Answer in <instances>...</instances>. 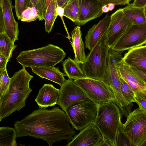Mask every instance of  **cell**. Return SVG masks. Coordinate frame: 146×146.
<instances>
[{
	"mask_svg": "<svg viewBox=\"0 0 146 146\" xmlns=\"http://www.w3.org/2000/svg\"><path fill=\"white\" fill-rule=\"evenodd\" d=\"M66 112L58 107L39 108L14 123L17 137L30 136L44 140L49 146L66 139L70 141L75 132L69 125Z\"/></svg>",
	"mask_w": 146,
	"mask_h": 146,
	"instance_id": "obj_1",
	"label": "cell"
},
{
	"mask_svg": "<svg viewBox=\"0 0 146 146\" xmlns=\"http://www.w3.org/2000/svg\"><path fill=\"white\" fill-rule=\"evenodd\" d=\"M33 76L23 68L10 78L8 90L0 96V121L25 106V101L32 89L29 83Z\"/></svg>",
	"mask_w": 146,
	"mask_h": 146,
	"instance_id": "obj_2",
	"label": "cell"
},
{
	"mask_svg": "<svg viewBox=\"0 0 146 146\" xmlns=\"http://www.w3.org/2000/svg\"><path fill=\"white\" fill-rule=\"evenodd\" d=\"M66 55V53L62 48L49 44L40 48L21 51L16 59L25 68L51 67L62 61Z\"/></svg>",
	"mask_w": 146,
	"mask_h": 146,
	"instance_id": "obj_3",
	"label": "cell"
},
{
	"mask_svg": "<svg viewBox=\"0 0 146 146\" xmlns=\"http://www.w3.org/2000/svg\"><path fill=\"white\" fill-rule=\"evenodd\" d=\"M110 48L107 42L106 31L81 64L86 77L106 82L107 60Z\"/></svg>",
	"mask_w": 146,
	"mask_h": 146,
	"instance_id": "obj_4",
	"label": "cell"
},
{
	"mask_svg": "<svg viewBox=\"0 0 146 146\" xmlns=\"http://www.w3.org/2000/svg\"><path fill=\"white\" fill-rule=\"evenodd\" d=\"M123 115L119 107L112 102L99 106L94 123L111 146H116L117 132Z\"/></svg>",
	"mask_w": 146,
	"mask_h": 146,
	"instance_id": "obj_5",
	"label": "cell"
},
{
	"mask_svg": "<svg viewBox=\"0 0 146 146\" xmlns=\"http://www.w3.org/2000/svg\"><path fill=\"white\" fill-rule=\"evenodd\" d=\"M99 106L91 100L81 101L69 107L65 112L72 127L80 130L94 123Z\"/></svg>",
	"mask_w": 146,
	"mask_h": 146,
	"instance_id": "obj_6",
	"label": "cell"
},
{
	"mask_svg": "<svg viewBox=\"0 0 146 146\" xmlns=\"http://www.w3.org/2000/svg\"><path fill=\"white\" fill-rule=\"evenodd\" d=\"M74 80L86 95L98 106L109 101L116 104L113 91L105 82L87 77Z\"/></svg>",
	"mask_w": 146,
	"mask_h": 146,
	"instance_id": "obj_7",
	"label": "cell"
},
{
	"mask_svg": "<svg viewBox=\"0 0 146 146\" xmlns=\"http://www.w3.org/2000/svg\"><path fill=\"white\" fill-rule=\"evenodd\" d=\"M133 146H141L146 140V111L139 108L130 112L123 124Z\"/></svg>",
	"mask_w": 146,
	"mask_h": 146,
	"instance_id": "obj_8",
	"label": "cell"
},
{
	"mask_svg": "<svg viewBox=\"0 0 146 146\" xmlns=\"http://www.w3.org/2000/svg\"><path fill=\"white\" fill-rule=\"evenodd\" d=\"M146 44V22L132 26L112 47L114 51H123Z\"/></svg>",
	"mask_w": 146,
	"mask_h": 146,
	"instance_id": "obj_9",
	"label": "cell"
},
{
	"mask_svg": "<svg viewBox=\"0 0 146 146\" xmlns=\"http://www.w3.org/2000/svg\"><path fill=\"white\" fill-rule=\"evenodd\" d=\"M60 90L56 104L65 112L69 107L78 102L90 100L73 80H66Z\"/></svg>",
	"mask_w": 146,
	"mask_h": 146,
	"instance_id": "obj_10",
	"label": "cell"
},
{
	"mask_svg": "<svg viewBox=\"0 0 146 146\" xmlns=\"http://www.w3.org/2000/svg\"><path fill=\"white\" fill-rule=\"evenodd\" d=\"M110 17L107 34L108 45L111 48L133 24L125 14L123 8L116 11Z\"/></svg>",
	"mask_w": 146,
	"mask_h": 146,
	"instance_id": "obj_11",
	"label": "cell"
},
{
	"mask_svg": "<svg viewBox=\"0 0 146 146\" xmlns=\"http://www.w3.org/2000/svg\"><path fill=\"white\" fill-rule=\"evenodd\" d=\"M122 52V51H114L110 48L107 60L106 82L112 90L114 95L116 96L122 94L118 72L120 62L123 58Z\"/></svg>",
	"mask_w": 146,
	"mask_h": 146,
	"instance_id": "obj_12",
	"label": "cell"
},
{
	"mask_svg": "<svg viewBox=\"0 0 146 146\" xmlns=\"http://www.w3.org/2000/svg\"><path fill=\"white\" fill-rule=\"evenodd\" d=\"M73 137L67 146H97L102 135L94 123H91L80 130Z\"/></svg>",
	"mask_w": 146,
	"mask_h": 146,
	"instance_id": "obj_13",
	"label": "cell"
},
{
	"mask_svg": "<svg viewBox=\"0 0 146 146\" xmlns=\"http://www.w3.org/2000/svg\"><path fill=\"white\" fill-rule=\"evenodd\" d=\"M118 72L119 76L134 91L137 98L146 96V83L136 74L122 59L120 62Z\"/></svg>",
	"mask_w": 146,
	"mask_h": 146,
	"instance_id": "obj_14",
	"label": "cell"
},
{
	"mask_svg": "<svg viewBox=\"0 0 146 146\" xmlns=\"http://www.w3.org/2000/svg\"><path fill=\"white\" fill-rule=\"evenodd\" d=\"M80 9L77 21L78 26L84 25L88 22L102 15L104 5L99 0H79Z\"/></svg>",
	"mask_w": 146,
	"mask_h": 146,
	"instance_id": "obj_15",
	"label": "cell"
},
{
	"mask_svg": "<svg viewBox=\"0 0 146 146\" xmlns=\"http://www.w3.org/2000/svg\"><path fill=\"white\" fill-rule=\"evenodd\" d=\"M2 8L5 26V32L14 44L16 40H19L18 36L19 31L18 23L16 21L13 12V8L11 0H3L0 3Z\"/></svg>",
	"mask_w": 146,
	"mask_h": 146,
	"instance_id": "obj_16",
	"label": "cell"
},
{
	"mask_svg": "<svg viewBox=\"0 0 146 146\" xmlns=\"http://www.w3.org/2000/svg\"><path fill=\"white\" fill-rule=\"evenodd\" d=\"M110 20L108 13L97 24L94 25L85 37V47L91 51L107 31Z\"/></svg>",
	"mask_w": 146,
	"mask_h": 146,
	"instance_id": "obj_17",
	"label": "cell"
},
{
	"mask_svg": "<svg viewBox=\"0 0 146 146\" xmlns=\"http://www.w3.org/2000/svg\"><path fill=\"white\" fill-rule=\"evenodd\" d=\"M60 90L52 84H45L39 90L35 99L39 108H46L56 104Z\"/></svg>",
	"mask_w": 146,
	"mask_h": 146,
	"instance_id": "obj_18",
	"label": "cell"
},
{
	"mask_svg": "<svg viewBox=\"0 0 146 146\" xmlns=\"http://www.w3.org/2000/svg\"><path fill=\"white\" fill-rule=\"evenodd\" d=\"M122 60L130 67L146 70V45L129 50Z\"/></svg>",
	"mask_w": 146,
	"mask_h": 146,
	"instance_id": "obj_19",
	"label": "cell"
},
{
	"mask_svg": "<svg viewBox=\"0 0 146 146\" xmlns=\"http://www.w3.org/2000/svg\"><path fill=\"white\" fill-rule=\"evenodd\" d=\"M32 71L40 77L56 83L60 86L64 82V74L59 70L58 67H51L31 66Z\"/></svg>",
	"mask_w": 146,
	"mask_h": 146,
	"instance_id": "obj_20",
	"label": "cell"
},
{
	"mask_svg": "<svg viewBox=\"0 0 146 146\" xmlns=\"http://www.w3.org/2000/svg\"><path fill=\"white\" fill-rule=\"evenodd\" d=\"M72 42L71 44L74 54V60L79 64H82L86 60L84 44L83 41L80 27H76L71 33Z\"/></svg>",
	"mask_w": 146,
	"mask_h": 146,
	"instance_id": "obj_21",
	"label": "cell"
},
{
	"mask_svg": "<svg viewBox=\"0 0 146 146\" xmlns=\"http://www.w3.org/2000/svg\"><path fill=\"white\" fill-rule=\"evenodd\" d=\"M62 64L65 76L68 79L75 80L86 77L80 64L70 57L62 62Z\"/></svg>",
	"mask_w": 146,
	"mask_h": 146,
	"instance_id": "obj_22",
	"label": "cell"
},
{
	"mask_svg": "<svg viewBox=\"0 0 146 146\" xmlns=\"http://www.w3.org/2000/svg\"><path fill=\"white\" fill-rule=\"evenodd\" d=\"M144 8L133 7L131 3L123 9L125 14L132 24L137 25L146 22Z\"/></svg>",
	"mask_w": 146,
	"mask_h": 146,
	"instance_id": "obj_23",
	"label": "cell"
},
{
	"mask_svg": "<svg viewBox=\"0 0 146 146\" xmlns=\"http://www.w3.org/2000/svg\"><path fill=\"white\" fill-rule=\"evenodd\" d=\"M17 133L15 129L7 127H0V146H16Z\"/></svg>",
	"mask_w": 146,
	"mask_h": 146,
	"instance_id": "obj_24",
	"label": "cell"
},
{
	"mask_svg": "<svg viewBox=\"0 0 146 146\" xmlns=\"http://www.w3.org/2000/svg\"><path fill=\"white\" fill-rule=\"evenodd\" d=\"M17 45L13 43L5 32L0 33V53L9 61Z\"/></svg>",
	"mask_w": 146,
	"mask_h": 146,
	"instance_id": "obj_25",
	"label": "cell"
},
{
	"mask_svg": "<svg viewBox=\"0 0 146 146\" xmlns=\"http://www.w3.org/2000/svg\"><path fill=\"white\" fill-rule=\"evenodd\" d=\"M56 0H51L46 9L44 20L45 30L48 33L51 32L55 21L58 16L56 12Z\"/></svg>",
	"mask_w": 146,
	"mask_h": 146,
	"instance_id": "obj_26",
	"label": "cell"
},
{
	"mask_svg": "<svg viewBox=\"0 0 146 146\" xmlns=\"http://www.w3.org/2000/svg\"><path fill=\"white\" fill-rule=\"evenodd\" d=\"M64 8V16L75 23L78 20L79 15V0H70Z\"/></svg>",
	"mask_w": 146,
	"mask_h": 146,
	"instance_id": "obj_27",
	"label": "cell"
},
{
	"mask_svg": "<svg viewBox=\"0 0 146 146\" xmlns=\"http://www.w3.org/2000/svg\"><path fill=\"white\" fill-rule=\"evenodd\" d=\"M121 85V88L123 96L129 103L135 102L136 95L131 87L120 76H119Z\"/></svg>",
	"mask_w": 146,
	"mask_h": 146,
	"instance_id": "obj_28",
	"label": "cell"
},
{
	"mask_svg": "<svg viewBox=\"0 0 146 146\" xmlns=\"http://www.w3.org/2000/svg\"><path fill=\"white\" fill-rule=\"evenodd\" d=\"M28 7L35 8L39 20L44 19L47 9L45 0H29Z\"/></svg>",
	"mask_w": 146,
	"mask_h": 146,
	"instance_id": "obj_29",
	"label": "cell"
},
{
	"mask_svg": "<svg viewBox=\"0 0 146 146\" xmlns=\"http://www.w3.org/2000/svg\"><path fill=\"white\" fill-rule=\"evenodd\" d=\"M116 146H133L124 131L123 124L121 121L120 122L117 132Z\"/></svg>",
	"mask_w": 146,
	"mask_h": 146,
	"instance_id": "obj_30",
	"label": "cell"
},
{
	"mask_svg": "<svg viewBox=\"0 0 146 146\" xmlns=\"http://www.w3.org/2000/svg\"><path fill=\"white\" fill-rule=\"evenodd\" d=\"M38 18L37 11L36 8L28 7L22 12L21 20L22 22H30Z\"/></svg>",
	"mask_w": 146,
	"mask_h": 146,
	"instance_id": "obj_31",
	"label": "cell"
},
{
	"mask_svg": "<svg viewBox=\"0 0 146 146\" xmlns=\"http://www.w3.org/2000/svg\"><path fill=\"white\" fill-rule=\"evenodd\" d=\"M10 78L7 70L0 73V96L3 95L8 89Z\"/></svg>",
	"mask_w": 146,
	"mask_h": 146,
	"instance_id": "obj_32",
	"label": "cell"
},
{
	"mask_svg": "<svg viewBox=\"0 0 146 146\" xmlns=\"http://www.w3.org/2000/svg\"><path fill=\"white\" fill-rule=\"evenodd\" d=\"M29 1V0H15V12L18 20H21L22 12L28 7Z\"/></svg>",
	"mask_w": 146,
	"mask_h": 146,
	"instance_id": "obj_33",
	"label": "cell"
},
{
	"mask_svg": "<svg viewBox=\"0 0 146 146\" xmlns=\"http://www.w3.org/2000/svg\"><path fill=\"white\" fill-rule=\"evenodd\" d=\"M103 5L111 3L115 5H128L131 0H99Z\"/></svg>",
	"mask_w": 146,
	"mask_h": 146,
	"instance_id": "obj_34",
	"label": "cell"
},
{
	"mask_svg": "<svg viewBox=\"0 0 146 146\" xmlns=\"http://www.w3.org/2000/svg\"><path fill=\"white\" fill-rule=\"evenodd\" d=\"M129 67L136 74L146 83V70Z\"/></svg>",
	"mask_w": 146,
	"mask_h": 146,
	"instance_id": "obj_35",
	"label": "cell"
},
{
	"mask_svg": "<svg viewBox=\"0 0 146 146\" xmlns=\"http://www.w3.org/2000/svg\"><path fill=\"white\" fill-rule=\"evenodd\" d=\"M9 61L5 56L0 53V73L7 70V65Z\"/></svg>",
	"mask_w": 146,
	"mask_h": 146,
	"instance_id": "obj_36",
	"label": "cell"
},
{
	"mask_svg": "<svg viewBox=\"0 0 146 146\" xmlns=\"http://www.w3.org/2000/svg\"><path fill=\"white\" fill-rule=\"evenodd\" d=\"M139 106V108L146 111V99L144 97L141 98H136L135 102Z\"/></svg>",
	"mask_w": 146,
	"mask_h": 146,
	"instance_id": "obj_37",
	"label": "cell"
},
{
	"mask_svg": "<svg viewBox=\"0 0 146 146\" xmlns=\"http://www.w3.org/2000/svg\"><path fill=\"white\" fill-rule=\"evenodd\" d=\"M5 29L3 15L1 7H0V33H5Z\"/></svg>",
	"mask_w": 146,
	"mask_h": 146,
	"instance_id": "obj_38",
	"label": "cell"
},
{
	"mask_svg": "<svg viewBox=\"0 0 146 146\" xmlns=\"http://www.w3.org/2000/svg\"><path fill=\"white\" fill-rule=\"evenodd\" d=\"M133 7L138 8H144L146 5V0H134L131 3Z\"/></svg>",
	"mask_w": 146,
	"mask_h": 146,
	"instance_id": "obj_39",
	"label": "cell"
},
{
	"mask_svg": "<svg viewBox=\"0 0 146 146\" xmlns=\"http://www.w3.org/2000/svg\"><path fill=\"white\" fill-rule=\"evenodd\" d=\"M56 11L57 15L61 18L63 23H64V21L63 19L64 12V8L56 6Z\"/></svg>",
	"mask_w": 146,
	"mask_h": 146,
	"instance_id": "obj_40",
	"label": "cell"
},
{
	"mask_svg": "<svg viewBox=\"0 0 146 146\" xmlns=\"http://www.w3.org/2000/svg\"><path fill=\"white\" fill-rule=\"evenodd\" d=\"M111 146L106 139L102 136V138L98 144L97 146Z\"/></svg>",
	"mask_w": 146,
	"mask_h": 146,
	"instance_id": "obj_41",
	"label": "cell"
},
{
	"mask_svg": "<svg viewBox=\"0 0 146 146\" xmlns=\"http://www.w3.org/2000/svg\"><path fill=\"white\" fill-rule=\"evenodd\" d=\"M70 0H56V6L64 8Z\"/></svg>",
	"mask_w": 146,
	"mask_h": 146,
	"instance_id": "obj_42",
	"label": "cell"
},
{
	"mask_svg": "<svg viewBox=\"0 0 146 146\" xmlns=\"http://www.w3.org/2000/svg\"><path fill=\"white\" fill-rule=\"evenodd\" d=\"M102 11L103 13L108 12L109 10L107 5H105L103 6L102 8Z\"/></svg>",
	"mask_w": 146,
	"mask_h": 146,
	"instance_id": "obj_43",
	"label": "cell"
},
{
	"mask_svg": "<svg viewBox=\"0 0 146 146\" xmlns=\"http://www.w3.org/2000/svg\"><path fill=\"white\" fill-rule=\"evenodd\" d=\"M107 5L110 11H111L113 10L115 5L114 4L111 3H109Z\"/></svg>",
	"mask_w": 146,
	"mask_h": 146,
	"instance_id": "obj_44",
	"label": "cell"
},
{
	"mask_svg": "<svg viewBox=\"0 0 146 146\" xmlns=\"http://www.w3.org/2000/svg\"><path fill=\"white\" fill-rule=\"evenodd\" d=\"M46 0V8H47V7L48 6L51 0Z\"/></svg>",
	"mask_w": 146,
	"mask_h": 146,
	"instance_id": "obj_45",
	"label": "cell"
},
{
	"mask_svg": "<svg viewBox=\"0 0 146 146\" xmlns=\"http://www.w3.org/2000/svg\"><path fill=\"white\" fill-rule=\"evenodd\" d=\"M144 14H145V16L146 19V5L144 7Z\"/></svg>",
	"mask_w": 146,
	"mask_h": 146,
	"instance_id": "obj_46",
	"label": "cell"
},
{
	"mask_svg": "<svg viewBox=\"0 0 146 146\" xmlns=\"http://www.w3.org/2000/svg\"><path fill=\"white\" fill-rule=\"evenodd\" d=\"M141 146H146V140L142 144Z\"/></svg>",
	"mask_w": 146,
	"mask_h": 146,
	"instance_id": "obj_47",
	"label": "cell"
},
{
	"mask_svg": "<svg viewBox=\"0 0 146 146\" xmlns=\"http://www.w3.org/2000/svg\"><path fill=\"white\" fill-rule=\"evenodd\" d=\"M146 99V96H145L144 97Z\"/></svg>",
	"mask_w": 146,
	"mask_h": 146,
	"instance_id": "obj_48",
	"label": "cell"
}]
</instances>
